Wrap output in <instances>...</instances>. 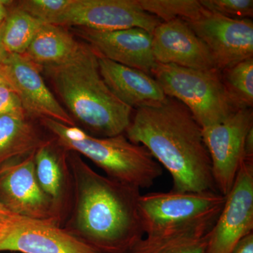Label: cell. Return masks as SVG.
I'll return each instance as SVG.
<instances>
[{
	"label": "cell",
	"mask_w": 253,
	"mask_h": 253,
	"mask_svg": "<svg viewBox=\"0 0 253 253\" xmlns=\"http://www.w3.org/2000/svg\"><path fill=\"white\" fill-rule=\"evenodd\" d=\"M73 206L65 229L104 253H126L144 236L140 189L104 176L67 151Z\"/></svg>",
	"instance_id": "1"
},
{
	"label": "cell",
	"mask_w": 253,
	"mask_h": 253,
	"mask_svg": "<svg viewBox=\"0 0 253 253\" xmlns=\"http://www.w3.org/2000/svg\"><path fill=\"white\" fill-rule=\"evenodd\" d=\"M125 133L167 169L172 191H217L203 128L180 101L167 96L161 106L136 109Z\"/></svg>",
	"instance_id": "2"
},
{
	"label": "cell",
	"mask_w": 253,
	"mask_h": 253,
	"mask_svg": "<svg viewBox=\"0 0 253 253\" xmlns=\"http://www.w3.org/2000/svg\"><path fill=\"white\" fill-rule=\"evenodd\" d=\"M98 57L89 44L82 42L69 59L43 70L73 119L97 137H110L126 132L133 109L105 83Z\"/></svg>",
	"instance_id": "3"
},
{
	"label": "cell",
	"mask_w": 253,
	"mask_h": 253,
	"mask_svg": "<svg viewBox=\"0 0 253 253\" xmlns=\"http://www.w3.org/2000/svg\"><path fill=\"white\" fill-rule=\"evenodd\" d=\"M42 123L62 149L85 156L111 179L141 189L151 187L162 175L163 168L151 153L123 134L97 137L54 120L42 119Z\"/></svg>",
	"instance_id": "4"
},
{
	"label": "cell",
	"mask_w": 253,
	"mask_h": 253,
	"mask_svg": "<svg viewBox=\"0 0 253 253\" xmlns=\"http://www.w3.org/2000/svg\"><path fill=\"white\" fill-rule=\"evenodd\" d=\"M151 76L166 96L189 110L202 128L221 123L240 109L226 91L218 69L156 63Z\"/></svg>",
	"instance_id": "5"
},
{
	"label": "cell",
	"mask_w": 253,
	"mask_h": 253,
	"mask_svg": "<svg viewBox=\"0 0 253 253\" xmlns=\"http://www.w3.org/2000/svg\"><path fill=\"white\" fill-rule=\"evenodd\" d=\"M226 196L217 191L154 192L141 195L138 203L144 235L199 224H214Z\"/></svg>",
	"instance_id": "6"
},
{
	"label": "cell",
	"mask_w": 253,
	"mask_h": 253,
	"mask_svg": "<svg viewBox=\"0 0 253 253\" xmlns=\"http://www.w3.org/2000/svg\"><path fill=\"white\" fill-rule=\"evenodd\" d=\"M253 127L251 108L237 110L225 121L203 128V137L212 165L216 190L223 196L231 191L244 160L246 136Z\"/></svg>",
	"instance_id": "7"
},
{
	"label": "cell",
	"mask_w": 253,
	"mask_h": 253,
	"mask_svg": "<svg viewBox=\"0 0 253 253\" xmlns=\"http://www.w3.org/2000/svg\"><path fill=\"white\" fill-rule=\"evenodd\" d=\"M161 23L141 9L138 0H71L52 24L99 31L140 28L152 34Z\"/></svg>",
	"instance_id": "8"
},
{
	"label": "cell",
	"mask_w": 253,
	"mask_h": 253,
	"mask_svg": "<svg viewBox=\"0 0 253 253\" xmlns=\"http://www.w3.org/2000/svg\"><path fill=\"white\" fill-rule=\"evenodd\" d=\"M253 233V160L244 159L210 231L206 253H230Z\"/></svg>",
	"instance_id": "9"
},
{
	"label": "cell",
	"mask_w": 253,
	"mask_h": 253,
	"mask_svg": "<svg viewBox=\"0 0 253 253\" xmlns=\"http://www.w3.org/2000/svg\"><path fill=\"white\" fill-rule=\"evenodd\" d=\"M35 154L0 168V204L14 214L35 220L61 219L37 179Z\"/></svg>",
	"instance_id": "10"
},
{
	"label": "cell",
	"mask_w": 253,
	"mask_h": 253,
	"mask_svg": "<svg viewBox=\"0 0 253 253\" xmlns=\"http://www.w3.org/2000/svg\"><path fill=\"white\" fill-rule=\"evenodd\" d=\"M211 51L219 71L253 58V21L224 17L205 9L185 21Z\"/></svg>",
	"instance_id": "11"
},
{
	"label": "cell",
	"mask_w": 253,
	"mask_h": 253,
	"mask_svg": "<svg viewBox=\"0 0 253 253\" xmlns=\"http://www.w3.org/2000/svg\"><path fill=\"white\" fill-rule=\"evenodd\" d=\"M3 64L26 115L76 126L69 113L46 86L41 67L24 54H9Z\"/></svg>",
	"instance_id": "12"
},
{
	"label": "cell",
	"mask_w": 253,
	"mask_h": 253,
	"mask_svg": "<svg viewBox=\"0 0 253 253\" xmlns=\"http://www.w3.org/2000/svg\"><path fill=\"white\" fill-rule=\"evenodd\" d=\"M73 31L105 59L139 70L151 76L156 65L152 51V34L140 28L99 31L75 27Z\"/></svg>",
	"instance_id": "13"
},
{
	"label": "cell",
	"mask_w": 253,
	"mask_h": 253,
	"mask_svg": "<svg viewBox=\"0 0 253 253\" xmlns=\"http://www.w3.org/2000/svg\"><path fill=\"white\" fill-rule=\"evenodd\" d=\"M104 253L76 237L57 221L26 219L0 237V252Z\"/></svg>",
	"instance_id": "14"
},
{
	"label": "cell",
	"mask_w": 253,
	"mask_h": 253,
	"mask_svg": "<svg viewBox=\"0 0 253 253\" xmlns=\"http://www.w3.org/2000/svg\"><path fill=\"white\" fill-rule=\"evenodd\" d=\"M156 63L193 69H217L207 46L184 20L162 22L152 33Z\"/></svg>",
	"instance_id": "15"
},
{
	"label": "cell",
	"mask_w": 253,
	"mask_h": 253,
	"mask_svg": "<svg viewBox=\"0 0 253 253\" xmlns=\"http://www.w3.org/2000/svg\"><path fill=\"white\" fill-rule=\"evenodd\" d=\"M101 77L111 91L131 109L156 107L167 96L152 76L98 55Z\"/></svg>",
	"instance_id": "16"
},
{
	"label": "cell",
	"mask_w": 253,
	"mask_h": 253,
	"mask_svg": "<svg viewBox=\"0 0 253 253\" xmlns=\"http://www.w3.org/2000/svg\"><path fill=\"white\" fill-rule=\"evenodd\" d=\"M51 141H44L35 154L37 179L41 189L49 198L61 219L72 189L67 151Z\"/></svg>",
	"instance_id": "17"
},
{
	"label": "cell",
	"mask_w": 253,
	"mask_h": 253,
	"mask_svg": "<svg viewBox=\"0 0 253 253\" xmlns=\"http://www.w3.org/2000/svg\"><path fill=\"white\" fill-rule=\"evenodd\" d=\"M212 224L144 235L126 253H206Z\"/></svg>",
	"instance_id": "18"
},
{
	"label": "cell",
	"mask_w": 253,
	"mask_h": 253,
	"mask_svg": "<svg viewBox=\"0 0 253 253\" xmlns=\"http://www.w3.org/2000/svg\"><path fill=\"white\" fill-rule=\"evenodd\" d=\"M44 141L25 113L0 116V168L36 152Z\"/></svg>",
	"instance_id": "19"
},
{
	"label": "cell",
	"mask_w": 253,
	"mask_h": 253,
	"mask_svg": "<svg viewBox=\"0 0 253 253\" xmlns=\"http://www.w3.org/2000/svg\"><path fill=\"white\" fill-rule=\"evenodd\" d=\"M80 44L64 27L44 23L24 55L43 68L66 61L77 51Z\"/></svg>",
	"instance_id": "20"
},
{
	"label": "cell",
	"mask_w": 253,
	"mask_h": 253,
	"mask_svg": "<svg viewBox=\"0 0 253 253\" xmlns=\"http://www.w3.org/2000/svg\"><path fill=\"white\" fill-rule=\"evenodd\" d=\"M44 24L22 10L15 8L1 26V42L9 54H24Z\"/></svg>",
	"instance_id": "21"
},
{
	"label": "cell",
	"mask_w": 253,
	"mask_h": 253,
	"mask_svg": "<svg viewBox=\"0 0 253 253\" xmlns=\"http://www.w3.org/2000/svg\"><path fill=\"white\" fill-rule=\"evenodd\" d=\"M221 71V79L239 109L253 106V58L244 60Z\"/></svg>",
	"instance_id": "22"
},
{
	"label": "cell",
	"mask_w": 253,
	"mask_h": 253,
	"mask_svg": "<svg viewBox=\"0 0 253 253\" xmlns=\"http://www.w3.org/2000/svg\"><path fill=\"white\" fill-rule=\"evenodd\" d=\"M141 9L154 15L162 22L196 18L204 6L197 0H138Z\"/></svg>",
	"instance_id": "23"
},
{
	"label": "cell",
	"mask_w": 253,
	"mask_h": 253,
	"mask_svg": "<svg viewBox=\"0 0 253 253\" xmlns=\"http://www.w3.org/2000/svg\"><path fill=\"white\" fill-rule=\"evenodd\" d=\"M71 0H23L17 8L43 23L52 24L67 8Z\"/></svg>",
	"instance_id": "24"
},
{
	"label": "cell",
	"mask_w": 253,
	"mask_h": 253,
	"mask_svg": "<svg viewBox=\"0 0 253 253\" xmlns=\"http://www.w3.org/2000/svg\"><path fill=\"white\" fill-rule=\"evenodd\" d=\"M205 9L224 17L242 20L253 16V0H201Z\"/></svg>",
	"instance_id": "25"
},
{
	"label": "cell",
	"mask_w": 253,
	"mask_h": 253,
	"mask_svg": "<svg viewBox=\"0 0 253 253\" xmlns=\"http://www.w3.org/2000/svg\"><path fill=\"white\" fill-rule=\"evenodd\" d=\"M25 113L16 91L9 86L0 87V116ZM26 114V113H25Z\"/></svg>",
	"instance_id": "26"
},
{
	"label": "cell",
	"mask_w": 253,
	"mask_h": 253,
	"mask_svg": "<svg viewBox=\"0 0 253 253\" xmlns=\"http://www.w3.org/2000/svg\"><path fill=\"white\" fill-rule=\"evenodd\" d=\"M28 219L14 214L0 204V237L6 232L10 228L16 225L24 219Z\"/></svg>",
	"instance_id": "27"
},
{
	"label": "cell",
	"mask_w": 253,
	"mask_h": 253,
	"mask_svg": "<svg viewBox=\"0 0 253 253\" xmlns=\"http://www.w3.org/2000/svg\"><path fill=\"white\" fill-rule=\"evenodd\" d=\"M230 253H253V233L241 240Z\"/></svg>",
	"instance_id": "28"
},
{
	"label": "cell",
	"mask_w": 253,
	"mask_h": 253,
	"mask_svg": "<svg viewBox=\"0 0 253 253\" xmlns=\"http://www.w3.org/2000/svg\"><path fill=\"white\" fill-rule=\"evenodd\" d=\"M244 159L253 160V127L250 129L245 140Z\"/></svg>",
	"instance_id": "29"
},
{
	"label": "cell",
	"mask_w": 253,
	"mask_h": 253,
	"mask_svg": "<svg viewBox=\"0 0 253 253\" xmlns=\"http://www.w3.org/2000/svg\"><path fill=\"white\" fill-rule=\"evenodd\" d=\"M1 86H9V87L14 89L3 62L0 63V87Z\"/></svg>",
	"instance_id": "30"
},
{
	"label": "cell",
	"mask_w": 253,
	"mask_h": 253,
	"mask_svg": "<svg viewBox=\"0 0 253 253\" xmlns=\"http://www.w3.org/2000/svg\"><path fill=\"white\" fill-rule=\"evenodd\" d=\"M7 3V1H1V0H0V25L4 22L6 16H7L8 12L6 8V4Z\"/></svg>",
	"instance_id": "31"
},
{
	"label": "cell",
	"mask_w": 253,
	"mask_h": 253,
	"mask_svg": "<svg viewBox=\"0 0 253 253\" xmlns=\"http://www.w3.org/2000/svg\"><path fill=\"white\" fill-rule=\"evenodd\" d=\"M1 26L2 23L0 25V63L4 62L5 59L7 58L8 54L5 50L4 46H3L2 42H1Z\"/></svg>",
	"instance_id": "32"
}]
</instances>
